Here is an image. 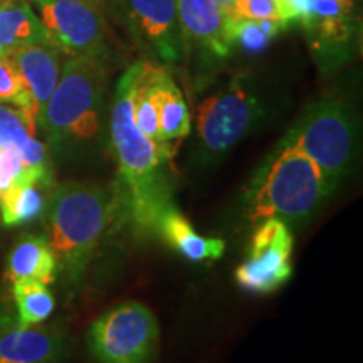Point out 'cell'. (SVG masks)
Here are the masks:
<instances>
[{"instance_id":"cell-1","label":"cell","mask_w":363,"mask_h":363,"mask_svg":"<svg viewBox=\"0 0 363 363\" xmlns=\"http://www.w3.org/2000/svg\"><path fill=\"white\" fill-rule=\"evenodd\" d=\"M142 61L126 67L118 79L110 106V142L118 163V192L115 207L121 219L142 238L157 235L163 212L175 206L167 163L170 145L150 140L133 116V88Z\"/></svg>"},{"instance_id":"cell-2","label":"cell","mask_w":363,"mask_h":363,"mask_svg":"<svg viewBox=\"0 0 363 363\" xmlns=\"http://www.w3.org/2000/svg\"><path fill=\"white\" fill-rule=\"evenodd\" d=\"M110 67L101 57H66L38 130L59 160L86 158L101 147L110 121Z\"/></svg>"},{"instance_id":"cell-3","label":"cell","mask_w":363,"mask_h":363,"mask_svg":"<svg viewBox=\"0 0 363 363\" xmlns=\"http://www.w3.org/2000/svg\"><path fill=\"white\" fill-rule=\"evenodd\" d=\"M115 199L106 189L86 182H65L52 189L45 207V239L56 257L57 272L78 286L110 224Z\"/></svg>"},{"instance_id":"cell-4","label":"cell","mask_w":363,"mask_h":363,"mask_svg":"<svg viewBox=\"0 0 363 363\" xmlns=\"http://www.w3.org/2000/svg\"><path fill=\"white\" fill-rule=\"evenodd\" d=\"M328 197L315 163L298 148L278 143L249 180L244 208L251 222L279 219L299 225Z\"/></svg>"},{"instance_id":"cell-5","label":"cell","mask_w":363,"mask_h":363,"mask_svg":"<svg viewBox=\"0 0 363 363\" xmlns=\"http://www.w3.org/2000/svg\"><path fill=\"white\" fill-rule=\"evenodd\" d=\"M272 111V94L252 72H239L197 106L195 165L220 162L235 145L259 128Z\"/></svg>"},{"instance_id":"cell-6","label":"cell","mask_w":363,"mask_h":363,"mask_svg":"<svg viewBox=\"0 0 363 363\" xmlns=\"http://www.w3.org/2000/svg\"><path fill=\"white\" fill-rule=\"evenodd\" d=\"M279 143L298 148L320 170L331 195L350 174L360 147V116L343 93H326L303 110Z\"/></svg>"},{"instance_id":"cell-7","label":"cell","mask_w":363,"mask_h":363,"mask_svg":"<svg viewBox=\"0 0 363 363\" xmlns=\"http://www.w3.org/2000/svg\"><path fill=\"white\" fill-rule=\"evenodd\" d=\"M157 318L142 303L128 301L99 316L88 331L98 363H152L158 350Z\"/></svg>"},{"instance_id":"cell-8","label":"cell","mask_w":363,"mask_h":363,"mask_svg":"<svg viewBox=\"0 0 363 363\" xmlns=\"http://www.w3.org/2000/svg\"><path fill=\"white\" fill-rule=\"evenodd\" d=\"M45 39L65 57L110 61V27L98 0H35Z\"/></svg>"},{"instance_id":"cell-9","label":"cell","mask_w":363,"mask_h":363,"mask_svg":"<svg viewBox=\"0 0 363 363\" xmlns=\"http://www.w3.org/2000/svg\"><path fill=\"white\" fill-rule=\"evenodd\" d=\"M308 48L323 74H333L355 57L360 27L355 4L347 0H316L310 16L299 24Z\"/></svg>"},{"instance_id":"cell-10","label":"cell","mask_w":363,"mask_h":363,"mask_svg":"<svg viewBox=\"0 0 363 363\" xmlns=\"http://www.w3.org/2000/svg\"><path fill=\"white\" fill-rule=\"evenodd\" d=\"M293 234L279 219H264L252 234L247 259L235 269V281L251 293H272L291 278Z\"/></svg>"},{"instance_id":"cell-11","label":"cell","mask_w":363,"mask_h":363,"mask_svg":"<svg viewBox=\"0 0 363 363\" xmlns=\"http://www.w3.org/2000/svg\"><path fill=\"white\" fill-rule=\"evenodd\" d=\"M128 33L147 61L179 65L184 59L175 0H123Z\"/></svg>"},{"instance_id":"cell-12","label":"cell","mask_w":363,"mask_h":363,"mask_svg":"<svg viewBox=\"0 0 363 363\" xmlns=\"http://www.w3.org/2000/svg\"><path fill=\"white\" fill-rule=\"evenodd\" d=\"M185 54L212 65L233 54L225 39L227 17L217 0H175Z\"/></svg>"},{"instance_id":"cell-13","label":"cell","mask_w":363,"mask_h":363,"mask_svg":"<svg viewBox=\"0 0 363 363\" xmlns=\"http://www.w3.org/2000/svg\"><path fill=\"white\" fill-rule=\"evenodd\" d=\"M12 59L22 84L21 99L16 108L38 126L40 111L56 88L66 57L49 43H39L19 49L12 54Z\"/></svg>"},{"instance_id":"cell-14","label":"cell","mask_w":363,"mask_h":363,"mask_svg":"<svg viewBox=\"0 0 363 363\" xmlns=\"http://www.w3.org/2000/svg\"><path fill=\"white\" fill-rule=\"evenodd\" d=\"M67 357L62 326H21L11 316L0 318V363H65Z\"/></svg>"},{"instance_id":"cell-15","label":"cell","mask_w":363,"mask_h":363,"mask_svg":"<svg viewBox=\"0 0 363 363\" xmlns=\"http://www.w3.org/2000/svg\"><path fill=\"white\" fill-rule=\"evenodd\" d=\"M52 170L26 169L13 184L0 195L2 222L7 227H19L44 216L52 192Z\"/></svg>"},{"instance_id":"cell-16","label":"cell","mask_w":363,"mask_h":363,"mask_svg":"<svg viewBox=\"0 0 363 363\" xmlns=\"http://www.w3.org/2000/svg\"><path fill=\"white\" fill-rule=\"evenodd\" d=\"M150 91L157 108L160 142L172 143L189 136L192 118L184 94L169 71L155 62L150 66Z\"/></svg>"},{"instance_id":"cell-17","label":"cell","mask_w":363,"mask_h":363,"mask_svg":"<svg viewBox=\"0 0 363 363\" xmlns=\"http://www.w3.org/2000/svg\"><path fill=\"white\" fill-rule=\"evenodd\" d=\"M157 235L182 254L185 259L194 262L217 261L225 252L224 240L202 238L201 234L195 233L192 224L180 214L175 206L169 207L162 214L157 225Z\"/></svg>"},{"instance_id":"cell-18","label":"cell","mask_w":363,"mask_h":363,"mask_svg":"<svg viewBox=\"0 0 363 363\" xmlns=\"http://www.w3.org/2000/svg\"><path fill=\"white\" fill-rule=\"evenodd\" d=\"M57 276L56 257L45 235L27 234L17 240L9 254L6 278L11 283L29 278L52 284Z\"/></svg>"},{"instance_id":"cell-19","label":"cell","mask_w":363,"mask_h":363,"mask_svg":"<svg viewBox=\"0 0 363 363\" xmlns=\"http://www.w3.org/2000/svg\"><path fill=\"white\" fill-rule=\"evenodd\" d=\"M48 43L33 4L27 0L0 2V56H12L27 45Z\"/></svg>"},{"instance_id":"cell-20","label":"cell","mask_w":363,"mask_h":363,"mask_svg":"<svg viewBox=\"0 0 363 363\" xmlns=\"http://www.w3.org/2000/svg\"><path fill=\"white\" fill-rule=\"evenodd\" d=\"M291 26L281 19H227L225 39L230 51L261 54L283 30Z\"/></svg>"},{"instance_id":"cell-21","label":"cell","mask_w":363,"mask_h":363,"mask_svg":"<svg viewBox=\"0 0 363 363\" xmlns=\"http://www.w3.org/2000/svg\"><path fill=\"white\" fill-rule=\"evenodd\" d=\"M12 294L17 308L16 320L21 326L44 323L56 308L51 289L40 281L29 278L16 281L12 283Z\"/></svg>"},{"instance_id":"cell-22","label":"cell","mask_w":363,"mask_h":363,"mask_svg":"<svg viewBox=\"0 0 363 363\" xmlns=\"http://www.w3.org/2000/svg\"><path fill=\"white\" fill-rule=\"evenodd\" d=\"M34 136H38V126L19 108L0 104V148L12 147L21 152Z\"/></svg>"},{"instance_id":"cell-23","label":"cell","mask_w":363,"mask_h":363,"mask_svg":"<svg viewBox=\"0 0 363 363\" xmlns=\"http://www.w3.org/2000/svg\"><path fill=\"white\" fill-rule=\"evenodd\" d=\"M21 93V78L12 56H0V104L17 106Z\"/></svg>"},{"instance_id":"cell-24","label":"cell","mask_w":363,"mask_h":363,"mask_svg":"<svg viewBox=\"0 0 363 363\" xmlns=\"http://www.w3.org/2000/svg\"><path fill=\"white\" fill-rule=\"evenodd\" d=\"M234 19H281L276 0H234Z\"/></svg>"},{"instance_id":"cell-25","label":"cell","mask_w":363,"mask_h":363,"mask_svg":"<svg viewBox=\"0 0 363 363\" xmlns=\"http://www.w3.org/2000/svg\"><path fill=\"white\" fill-rule=\"evenodd\" d=\"M24 170L21 153L17 148H0V195L19 179Z\"/></svg>"},{"instance_id":"cell-26","label":"cell","mask_w":363,"mask_h":363,"mask_svg":"<svg viewBox=\"0 0 363 363\" xmlns=\"http://www.w3.org/2000/svg\"><path fill=\"white\" fill-rule=\"evenodd\" d=\"M315 4L316 0H276L281 21L289 22V24L293 22L301 24L311 13Z\"/></svg>"},{"instance_id":"cell-27","label":"cell","mask_w":363,"mask_h":363,"mask_svg":"<svg viewBox=\"0 0 363 363\" xmlns=\"http://www.w3.org/2000/svg\"><path fill=\"white\" fill-rule=\"evenodd\" d=\"M227 19H234V0H217Z\"/></svg>"},{"instance_id":"cell-28","label":"cell","mask_w":363,"mask_h":363,"mask_svg":"<svg viewBox=\"0 0 363 363\" xmlns=\"http://www.w3.org/2000/svg\"><path fill=\"white\" fill-rule=\"evenodd\" d=\"M347 2H352V4H355V0H347Z\"/></svg>"},{"instance_id":"cell-29","label":"cell","mask_w":363,"mask_h":363,"mask_svg":"<svg viewBox=\"0 0 363 363\" xmlns=\"http://www.w3.org/2000/svg\"><path fill=\"white\" fill-rule=\"evenodd\" d=\"M27 2H30V4H33V2H35V0H27Z\"/></svg>"},{"instance_id":"cell-30","label":"cell","mask_w":363,"mask_h":363,"mask_svg":"<svg viewBox=\"0 0 363 363\" xmlns=\"http://www.w3.org/2000/svg\"><path fill=\"white\" fill-rule=\"evenodd\" d=\"M0 2H2V0H0Z\"/></svg>"}]
</instances>
